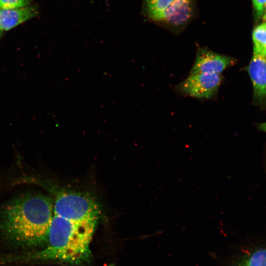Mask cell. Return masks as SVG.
Returning <instances> with one entry per match:
<instances>
[{"mask_svg": "<svg viewBox=\"0 0 266 266\" xmlns=\"http://www.w3.org/2000/svg\"><path fill=\"white\" fill-rule=\"evenodd\" d=\"M99 214L98 205L90 197L75 192H59L53 203L47 246L18 256L19 261L55 260L73 265L87 262Z\"/></svg>", "mask_w": 266, "mask_h": 266, "instance_id": "cell-1", "label": "cell"}, {"mask_svg": "<svg viewBox=\"0 0 266 266\" xmlns=\"http://www.w3.org/2000/svg\"><path fill=\"white\" fill-rule=\"evenodd\" d=\"M53 213L51 199L28 194L12 199L0 210V233L16 246L32 247L47 242Z\"/></svg>", "mask_w": 266, "mask_h": 266, "instance_id": "cell-2", "label": "cell"}, {"mask_svg": "<svg viewBox=\"0 0 266 266\" xmlns=\"http://www.w3.org/2000/svg\"><path fill=\"white\" fill-rule=\"evenodd\" d=\"M221 74L198 73L189 76L175 87L177 93L200 100H209L217 93L222 83Z\"/></svg>", "mask_w": 266, "mask_h": 266, "instance_id": "cell-3", "label": "cell"}, {"mask_svg": "<svg viewBox=\"0 0 266 266\" xmlns=\"http://www.w3.org/2000/svg\"><path fill=\"white\" fill-rule=\"evenodd\" d=\"M235 63L236 60L231 57L217 53L206 48H199L189 74L198 73L221 74Z\"/></svg>", "mask_w": 266, "mask_h": 266, "instance_id": "cell-4", "label": "cell"}, {"mask_svg": "<svg viewBox=\"0 0 266 266\" xmlns=\"http://www.w3.org/2000/svg\"><path fill=\"white\" fill-rule=\"evenodd\" d=\"M194 12V0H175L152 20L171 27H181L189 22Z\"/></svg>", "mask_w": 266, "mask_h": 266, "instance_id": "cell-5", "label": "cell"}, {"mask_svg": "<svg viewBox=\"0 0 266 266\" xmlns=\"http://www.w3.org/2000/svg\"><path fill=\"white\" fill-rule=\"evenodd\" d=\"M255 96L258 99L266 97V57L253 52L248 67Z\"/></svg>", "mask_w": 266, "mask_h": 266, "instance_id": "cell-6", "label": "cell"}, {"mask_svg": "<svg viewBox=\"0 0 266 266\" xmlns=\"http://www.w3.org/2000/svg\"><path fill=\"white\" fill-rule=\"evenodd\" d=\"M37 10L35 7H23L0 10V31H6L36 16Z\"/></svg>", "mask_w": 266, "mask_h": 266, "instance_id": "cell-7", "label": "cell"}, {"mask_svg": "<svg viewBox=\"0 0 266 266\" xmlns=\"http://www.w3.org/2000/svg\"><path fill=\"white\" fill-rule=\"evenodd\" d=\"M234 266H266V247L257 248L244 254Z\"/></svg>", "mask_w": 266, "mask_h": 266, "instance_id": "cell-8", "label": "cell"}, {"mask_svg": "<svg viewBox=\"0 0 266 266\" xmlns=\"http://www.w3.org/2000/svg\"><path fill=\"white\" fill-rule=\"evenodd\" d=\"M252 39L253 52L266 55V22L256 27L253 30Z\"/></svg>", "mask_w": 266, "mask_h": 266, "instance_id": "cell-9", "label": "cell"}, {"mask_svg": "<svg viewBox=\"0 0 266 266\" xmlns=\"http://www.w3.org/2000/svg\"><path fill=\"white\" fill-rule=\"evenodd\" d=\"M175 0H145L146 12L148 17L152 19Z\"/></svg>", "mask_w": 266, "mask_h": 266, "instance_id": "cell-10", "label": "cell"}, {"mask_svg": "<svg viewBox=\"0 0 266 266\" xmlns=\"http://www.w3.org/2000/svg\"><path fill=\"white\" fill-rule=\"evenodd\" d=\"M29 0H0V9H9L29 5Z\"/></svg>", "mask_w": 266, "mask_h": 266, "instance_id": "cell-11", "label": "cell"}, {"mask_svg": "<svg viewBox=\"0 0 266 266\" xmlns=\"http://www.w3.org/2000/svg\"><path fill=\"white\" fill-rule=\"evenodd\" d=\"M257 16H263L266 9V0H252Z\"/></svg>", "mask_w": 266, "mask_h": 266, "instance_id": "cell-12", "label": "cell"}, {"mask_svg": "<svg viewBox=\"0 0 266 266\" xmlns=\"http://www.w3.org/2000/svg\"><path fill=\"white\" fill-rule=\"evenodd\" d=\"M259 127L260 130L266 133V122L260 124Z\"/></svg>", "mask_w": 266, "mask_h": 266, "instance_id": "cell-13", "label": "cell"}, {"mask_svg": "<svg viewBox=\"0 0 266 266\" xmlns=\"http://www.w3.org/2000/svg\"><path fill=\"white\" fill-rule=\"evenodd\" d=\"M263 19L264 20V21L266 22V10H265L264 12V14L263 15Z\"/></svg>", "mask_w": 266, "mask_h": 266, "instance_id": "cell-14", "label": "cell"}, {"mask_svg": "<svg viewBox=\"0 0 266 266\" xmlns=\"http://www.w3.org/2000/svg\"></svg>", "mask_w": 266, "mask_h": 266, "instance_id": "cell-15", "label": "cell"}, {"mask_svg": "<svg viewBox=\"0 0 266 266\" xmlns=\"http://www.w3.org/2000/svg\"></svg>", "mask_w": 266, "mask_h": 266, "instance_id": "cell-16", "label": "cell"}]
</instances>
